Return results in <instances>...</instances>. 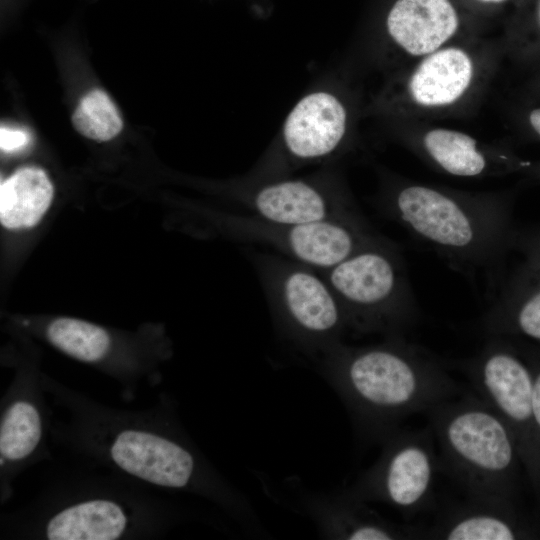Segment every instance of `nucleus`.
<instances>
[{"mask_svg":"<svg viewBox=\"0 0 540 540\" xmlns=\"http://www.w3.org/2000/svg\"><path fill=\"white\" fill-rule=\"evenodd\" d=\"M537 25L540 29V0H538L537 11H536Z\"/></svg>","mask_w":540,"mask_h":540,"instance_id":"26","label":"nucleus"},{"mask_svg":"<svg viewBox=\"0 0 540 540\" xmlns=\"http://www.w3.org/2000/svg\"><path fill=\"white\" fill-rule=\"evenodd\" d=\"M381 213L467 277L501 281L516 232L514 197L505 191H464L396 177L378 199Z\"/></svg>","mask_w":540,"mask_h":540,"instance_id":"1","label":"nucleus"},{"mask_svg":"<svg viewBox=\"0 0 540 540\" xmlns=\"http://www.w3.org/2000/svg\"><path fill=\"white\" fill-rule=\"evenodd\" d=\"M481 328L487 336L540 344V274L520 265L483 315Z\"/></svg>","mask_w":540,"mask_h":540,"instance_id":"15","label":"nucleus"},{"mask_svg":"<svg viewBox=\"0 0 540 540\" xmlns=\"http://www.w3.org/2000/svg\"><path fill=\"white\" fill-rule=\"evenodd\" d=\"M110 454L121 469L158 486L185 488L197 475V462L191 452L145 431H122L111 445Z\"/></svg>","mask_w":540,"mask_h":540,"instance_id":"11","label":"nucleus"},{"mask_svg":"<svg viewBox=\"0 0 540 540\" xmlns=\"http://www.w3.org/2000/svg\"><path fill=\"white\" fill-rule=\"evenodd\" d=\"M536 530L519 513L516 503L468 497L445 509L430 528L423 530V536L443 540H514L536 538Z\"/></svg>","mask_w":540,"mask_h":540,"instance_id":"12","label":"nucleus"},{"mask_svg":"<svg viewBox=\"0 0 540 540\" xmlns=\"http://www.w3.org/2000/svg\"><path fill=\"white\" fill-rule=\"evenodd\" d=\"M497 60L494 43L454 42L414 61L394 84L388 101L412 121L462 113L486 91Z\"/></svg>","mask_w":540,"mask_h":540,"instance_id":"5","label":"nucleus"},{"mask_svg":"<svg viewBox=\"0 0 540 540\" xmlns=\"http://www.w3.org/2000/svg\"><path fill=\"white\" fill-rule=\"evenodd\" d=\"M366 503L344 490L337 494L307 496L303 507L317 524L320 533L329 539L424 538L420 527L391 522L370 509Z\"/></svg>","mask_w":540,"mask_h":540,"instance_id":"13","label":"nucleus"},{"mask_svg":"<svg viewBox=\"0 0 540 540\" xmlns=\"http://www.w3.org/2000/svg\"><path fill=\"white\" fill-rule=\"evenodd\" d=\"M252 260L275 324L286 339L317 357L342 342L347 319L319 271L275 252L256 253Z\"/></svg>","mask_w":540,"mask_h":540,"instance_id":"6","label":"nucleus"},{"mask_svg":"<svg viewBox=\"0 0 540 540\" xmlns=\"http://www.w3.org/2000/svg\"><path fill=\"white\" fill-rule=\"evenodd\" d=\"M122 508L108 500H90L70 506L52 517L46 526L51 540H114L125 530Z\"/></svg>","mask_w":540,"mask_h":540,"instance_id":"17","label":"nucleus"},{"mask_svg":"<svg viewBox=\"0 0 540 540\" xmlns=\"http://www.w3.org/2000/svg\"><path fill=\"white\" fill-rule=\"evenodd\" d=\"M348 114L334 95L314 92L302 98L284 124L283 139L288 153L308 161L332 154L347 133Z\"/></svg>","mask_w":540,"mask_h":540,"instance_id":"14","label":"nucleus"},{"mask_svg":"<svg viewBox=\"0 0 540 540\" xmlns=\"http://www.w3.org/2000/svg\"><path fill=\"white\" fill-rule=\"evenodd\" d=\"M425 413L440 445V469L468 497L517 502L521 458L512 433L488 405L465 394Z\"/></svg>","mask_w":540,"mask_h":540,"instance_id":"3","label":"nucleus"},{"mask_svg":"<svg viewBox=\"0 0 540 540\" xmlns=\"http://www.w3.org/2000/svg\"><path fill=\"white\" fill-rule=\"evenodd\" d=\"M42 434L40 415L27 401H16L5 411L0 425V453L8 460L27 457Z\"/></svg>","mask_w":540,"mask_h":540,"instance_id":"19","label":"nucleus"},{"mask_svg":"<svg viewBox=\"0 0 540 540\" xmlns=\"http://www.w3.org/2000/svg\"><path fill=\"white\" fill-rule=\"evenodd\" d=\"M72 121L80 134L95 141L111 140L123 127L118 109L100 89L90 91L81 99Z\"/></svg>","mask_w":540,"mask_h":540,"instance_id":"20","label":"nucleus"},{"mask_svg":"<svg viewBox=\"0 0 540 540\" xmlns=\"http://www.w3.org/2000/svg\"><path fill=\"white\" fill-rule=\"evenodd\" d=\"M53 192V185L41 168L18 169L0 185L2 226L9 230L34 227L50 207Z\"/></svg>","mask_w":540,"mask_h":540,"instance_id":"16","label":"nucleus"},{"mask_svg":"<svg viewBox=\"0 0 540 540\" xmlns=\"http://www.w3.org/2000/svg\"><path fill=\"white\" fill-rule=\"evenodd\" d=\"M513 250L523 257V267L540 274V225L516 229Z\"/></svg>","mask_w":540,"mask_h":540,"instance_id":"21","label":"nucleus"},{"mask_svg":"<svg viewBox=\"0 0 540 540\" xmlns=\"http://www.w3.org/2000/svg\"><path fill=\"white\" fill-rule=\"evenodd\" d=\"M30 141L29 134L17 128L1 126L0 147L3 152L12 153L25 148Z\"/></svg>","mask_w":540,"mask_h":540,"instance_id":"23","label":"nucleus"},{"mask_svg":"<svg viewBox=\"0 0 540 540\" xmlns=\"http://www.w3.org/2000/svg\"><path fill=\"white\" fill-rule=\"evenodd\" d=\"M461 29L451 0H396L386 18L389 38L413 62L460 41Z\"/></svg>","mask_w":540,"mask_h":540,"instance_id":"10","label":"nucleus"},{"mask_svg":"<svg viewBox=\"0 0 540 540\" xmlns=\"http://www.w3.org/2000/svg\"><path fill=\"white\" fill-rule=\"evenodd\" d=\"M528 120L534 132L540 137V108L532 110L528 115Z\"/></svg>","mask_w":540,"mask_h":540,"instance_id":"24","label":"nucleus"},{"mask_svg":"<svg viewBox=\"0 0 540 540\" xmlns=\"http://www.w3.org/2000/svg\"><path fill=\"white\" fill-rule=\"evenodd\" d=\"M474 1L481 4H486V5H496V4H501L507 0H474Z\"/></svg>","mask_w":540,"mask_h":540,"instance_id":"25","label":"nucleus"},{"mask_svg":"<svg viewBox=\"0 0 540 540\" xmlns=\"http://www.w3.org/2000/svg\"><path fill=\"white\" fill-rule=\"evenodd\" d=\"M47 338L62 352L85 362L102 359L110 347V337L105 329L68 317L53 320L47 327Z\"/></svg>","mask_w":540,"mask_h":540,"instance_id":"18","label":"nucleus"},{"mask_svg":"<svg viewBox=\"0 0 540 540\" xmlns=\"http://www.w3.org/2000/svg\"><path fill=\"white\" fill-rule=\"evenodd\" d=\"M354 333L404 336L419 318L400 246L379 235L337 265L319 271Z\"/></svg>","mask_w":540,"mask_h":540,"instance_id":"4","label":"nucleus"},{"mask_svg":"<svg viewBox=\"0 0 540 540\" xmlns=\"http://www.w3.org/2000/svg\"><path fill=\"white\" fill-rule=\"evenodd\" d=\"M510 339V338H509ZM527 361L533 378V407L537 425L540 429V344L512 339Z\"/></svg>","mask_w":540,"mask_h":540,"instance_id":"22","label":"nucleus"},{"mask_svg":"<svg viewBox=\"0 0 540 540\" xmlns=\"http://www.w3.org/2000/svg\"><path fill=\"white\" fill-rule=\"evenodd\" d=\"M447 364L467 377L479 398L506 424L540 499V429L533 407V378L514 341L488 336L476 355Z\"/></svg>","mask_w":540,"mask_h":540,"instance_id":"7","label":"nucleus"},{"mask_svg":"<svg viewBox=\"0 0 540 540\" xmlns=\"http://www.w3.org/2000/svg\"><path fill=\"white\" fill-rule=\"evenodd\" d=\"M318 358L357 429L370 440L380 442L409 415L462 393L447 362L404 336L360 347L340 342Z\"/></svg>","mask_w":540,"mask_h":540,"instance_id":"2","label":"nucleus"},{"mask_svg":"<svg viewBox=\"0 0 540 540\" xmlns=\"http://www.w3.org/2000/svg\"><path fill=\"white\" fill-rule=\"evenodd\" d=\"M430 426L421 430L400 427L380 442L377 461L349 488L365 502H380L411 518L431 507L440 461Z\"/></svg>","mask_w":540,"mask_h":540,"instance_id":"8","label":"nucleus"},{"mask_svg":"<svg viewBox=\"0 0 540 540\" xmlns=\"http://www.w3.org/2000/svg\"><path fill=\"white\" fill-rule=\"evenodd\" d=\"M402 141L434 170L460 178L481 179L523 171L529 164L507 149L457 129L412 121Z\"/></svg>","mask_w":540,"mask_h":540,"instance_id":"9","label":"nucleus"}]
</instances>
